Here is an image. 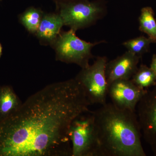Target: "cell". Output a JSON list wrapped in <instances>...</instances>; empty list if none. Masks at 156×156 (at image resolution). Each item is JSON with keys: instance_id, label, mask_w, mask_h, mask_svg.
<instances>
[{"instance_id": "8fae6325", "label": "cell", "mask_w": 156, "mask_h": 156, "mask_svg": "<svg viewBox=\"0 0 156 156\" xmlns=\"http://www.w3.org/2000/svg\"><path fill=\"white\" fill-rule=\"evenodd\" d=\"M22 103L11 86L0 87V121L17 111Z\"/></svg>"}, {"instance_id": "e0dca14e", "label": "cell", "mask_w": 156, "mask_h": 156, "mask_svg": "<svg viewBox=\"0 0 156 156\" xmlns=\"http://www.w3.org/2000/svg\"><path fill=\"white\" fill-rule=\"evenodd\" d=\"M2 45L1 44V43H0V58H1V56H2Z\"/></svg>"}, {"instance_id": "52a82bcc", "label": "cell", "mask_w": 156, "mask_h": 156, "mask_svg": "<svg viewBox=\"0 0 156 156\" xmlns=\"http://www.w3.org/2000/svg\"><path fill=\"white\" fill-rule=\"evenodd\" d=\"M142 136L156 156V85L144 95L136 106Z\"/></svg>"}, {"instance_id": "3957f363", "label": "cell", "mask_w": 156, "mask_h": 156, "mask_svg": "<svg viewBox=\"0 0 156 156\" xmlns=\"http://www.w3.org/2000/svg\"><path fill=\"white\" fill-rule=\"evenodd\" d=\"M105 41L92 43L78 37L75 31L70 29L59 34L53 44L56 53V59L67 63L77 65L81 68L89 65L93 58L92 48Z\"/></svg>"}, {"instance_id": "9c48e42d", "label": "cell", "mask_w": 156, "mask_h": 156, "mask_svg": "<svg viewBox=\"0 0 156 156\" xmlns=\"http://www.w3.org/2000/svg\"><path fill=\"white\" fill-rule=\"evenodd\" d=\"M140 57L127 51L121 56L108 62L105 75L108 87L114 81L130 80L137 69Z\"/></svg>"}, {"instance_id": "6da1fadb", "label": "cell", "mask_w": 156, "mask_h": 156, "mask_svg": "<svg viewBox=\"0 0 156 156\" xmlns=\"http://www.w3.org/2000/svg\"><path fill=\"white\" fill-rule=\"evenodd\" d=\"M91 105L75 78L47 85L0 121V156H72L70 127Z\"/></svg>"}, {"instance_id": "ac0fdd59", "label": "cell", "mask_w": 156, "mask_h": 156, "mask_svg": "<svg viewBox=\"0 0 156 156\" xmlns=\"http://www.w3.org/2000/svg\"><path fill=\"white\" fill-rule=\"evenodd\" d=\"M0 1H1V0H0Z\"/></svg>"}, {"instance_id": "ba28073f", "label": "cell", "mask_w": 156, "mask_h": 156, "mask_svg": "<svg viewBox=\"0 0 156 156\" xmlns=\"http://www.w3.org/2000/svg\"><path fill=\"white\" fill-rule=\"evenodd\" d=\"M147 89L136 86L131 79L117 80L109 85L108 95L116 106L136 112L138 102Z\"/></svg>"}, {"instance_id": "7a4b0ae2", "label": "cell", "mask_w": 156, "mask_h": 156, "mask_svg": "<svg viewBox=\"0 0 156 156\" xmlns=\"http://www.w3.org/2000/svg\"><path fill=\"white\" fill-rule=\"evenodd\" d=\"M93 112L98 156H146L136 112L105 103Z\"/></svg>"}, {"instance_id": "2e32d148", "label": "cell", "mask_w": 156, "mask_h": 156, "mask_svg": "<svg viewBox=\"0 0 156 156\" xmlns=\"http://www.w3.org/2000/svg\"><path fill=\"white\" fill-rule=\"evenodd\" d=\"M150 67L156 75V54H154L152 56Z\"/></svg>"}, {"instance_id": "277c9868", "label": "cell", "mask_w": 156, "mask_h": 156, "mask_svg": "<svg viewBox=\"0 0 156 156\" xmlns=\"http://www.w3.org/2000/svg\"><path fill=\"white\" fill-rule=\"evenodd\" d=\"M72 156H98L95 118L91 111L82 114L73 121L69 129Z\"/></svg>"}, {"instance_id": "5bb4252c", "label": "cell", "mask_w": 156, "mask_h": 156, "mask_svg": "<svg viewBox=\"0 0 156 156\" xmlns=\"http://www.w3.org/2000/svg\"><path fill=\"white\" fill-rule=\"evenodd\" d=\"M43 12L39 9L30 8L20 14V21L31 34H36L41 21Z\"/></svg>"}, {"instance_id": "4fadbf2b", "label": "cell", "mask_w": 156, "mask_h": 156, "mask_svg": "<svg viewBox=\"0 0 156 156\" xmlns=\"http://www.w3.org/2000/svg\"><path fill=\"white\" fill-rule=\"evenodd\" d=\"M131 80L140 88L148 89L156 85V75L150 67L141 64L132 76Z\"/></svg>"}, {"instance_id": "7c38bea8", "label": "cell", "mask_w": 156, "mask_h": 156, "mask_svg": "<svg viewBox=\"0 0 156 156\" xmlns=\"http://www.w3.org/2000/svg\"><path fill=\"white\" fill-rule=\"evenodd\" d=\"M153 9L150 7L142 8L139 17V30L156 43V20Z\"/></svg>"}, {"instance_id": "30bf717a", "label": "cell", "mask_w": 156, "mask_h": 156, "mask_svg": "<svg viewBox=\"0 0 156 156\" xmlns=\"http://www.w3.org/2000/svg\"><path fill=\"white\" fill-rule=\"evenodd\" d=\"M64 25L59 14H44L36 35L41 42L53 44Z\"/></svg>"}, {"instance_id": "9a60e30c", "label": "cell", "mask_w": 156, "mask_h": 156, "mask_svg": "<svg viewBox=\"0 0 156 156\" xmlns=\"http://www.w3.org/2000/svg\"><path fill=\"white\" fill-rule=\"evenodd\" d=\"M152 43L156 42L148 37L140 36L124 42L122 45L128 51L141 58L143 55L149 51Z\"/></svg>"}, {"instance_id": "8992f818", "label": "cell", "mask_w": 156, "mask_h": 156, "mask_svg": "<svg viewBox=\"0 0 156 156\" xmlns=\"http://www.w3.org/2000/svg\"><path fill=\"white\" fill-rule=\"evenodd\" d=\"M102 7L88 2L70 3L62 5L59 15L64 25L76 31L91 25L103 15Z\"/></svg>"}, {"instance_id": "5b68a950", "label": "cell", "mask_w": 156, "mask_h": 156, "mask_svg": "<svg viewBox=\"0 0 156 156\" xmlns=\"http://www.w3.org/2000/svg\"><path fill=\"white\" fill-rule=\"evenodd\" d=\"M107 62L105 56H98L93 64L82 69L75 78L91 105H102L107 103L108 85L105 69Z\"/></svg>"}]
</instances>
